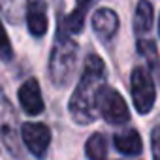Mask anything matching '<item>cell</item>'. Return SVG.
Wrapping results in <instances>:
<instances>
[{
	"label": "cell",
	"instance_id": "8",
	"mask_svg": "<svg viewBox=\"0 0 160 160\" xmlns=\"http://www.w3.org/2000/svg\"><path fill=\"white\" fill-rule=\"evenodd\" d=\"M92 28L96 32V36L102 40V42H108L115 36L117 28H119V17L113 10L109 8H102V10H96L94 15H92Z\"/></svg>",
	"mask_w": 160,
	"mask_h": 160
},
{
	"label": "cell",
	"instance_id": "11",
	"mask_svg": "<svg viewBox=\"0 0 160 160\" xmlns=\"http://www.w3.org/2000/svg\"><path fill=\"white\" fill-rule=\"evenodd\" d=\"M115 147L124 152V154H139L141 149H143V143H141V138L139 134L134 130V128H128L124 132H119L115 134Z\"/></svg>",
	"mask_w": 160,
	"mask_h": 160
},
{
	"label": "cell",
	"instance_id": "12",
	"mask_svg": "<svg viewBox=\"0 0 160 160\" xmlns=\"http://www.w3.org/2000/svg\"><path fill=\"white\" fill-rule=\"evenodd\" d=\"M151 27H152V4L149 0H139L134 15V30L139 38H145Z\"/></svg>",
	"mask_w": 160,
	"mask_h": 160
},
{
	"label": "cell",
	"instance_id": "15",
	"mask_svg": "<svg viewBox=\"0 0 160 160\" xmlns=\"http://www.w3.org/2000/svg\"><path fill=\"white\" fill-rule=\"evenodd\" d=\"M138 51H139V55L149 62L151 70H154V72L160 70L158 51H156V45H154L152 40H149V38H138Z\"/></svg>",
	"mask_w": 160,
	"mask_h": 160
},
{
	"label": "cell",
	"instance_id": "4",
	"mask_svg": "<svg viewBox=\"0 0 160 160\" xmlns=\"http://www.w3.org/2000/svg\"><path fill=\"white\" fill-rule=\"evenodd\" d=\"M96 109H98V115H102L109 124H124L130 119V111L124 98L108 85H104L98 94Z\"/></svg>",
	"mask_w": 160,
	"mask_h": 160
},
{
	"label": "cell",
	"instance_id": "10",
	"mask_svg": "<svg viewBox=\"0 0 160 160\" xmlns=\"http://www.w3.org/2000/svg\"><path fill=\"white\" fill-rule=\"evenodd\" d=\"M96 2V0H77V4H75V10L68 15V17H64L60 23H58V27L64 30V32H68L70 36L72 34H79L83 30V27H85V17H87V12L91 10V6Z\"/></svg>",
	"mask_w": 160,
	"mask_h": 160
},
{
	"label": "cell",
	"instance_id": "7",
	"mask_svg": "<svg viewBox=\"0 0 160 160\" xmlns=\"http://www.w3.org/2000/svg\"><path fill=\"white\" fill-rule=\"evenodd\" d=\"M19 102L21 108L27 115H40L43 111V98H42V91H40V83L38 79L30 77L21 85L19 89Z\"/></svg>",
	"mask_w": 160,
	"mask_h": 160
},
{
	"label": "cell",
	"instance_id": "13",
	"mask_svg": "<svg viewBox=\"0 0 160 160\" xmlns=\"http://www.w3.org/2000/svg\"><path fill=\"white\" fill-rule=\"evenodd\" d=\"M27 0H0V10L13 25H17L23 19V15L27 13Z\"/></svg>",
	"mask_w": 160,
	"mask_h": 160
},
{
	"label": "cell",
	"instance_id": "16",
	"mask_svg": "<svg viewBox=\"0 0 160 160\" xmlns=\"http://www.w3.org/2000/svg\"><path fill=\"white\" fill-rule=\"evenodd\" d=\"M13 58V47H12V42H10V36L2 25V21H0V60H12Z\"/></svg>",
	"mask_w": 160,
	"mask_h": 160
},
{
	"label": "cell",
	"instance_id": "5",
	"mask_svg": "<svg viewBox=\"0 0 160 160\" xmlns=\"http://www.w3.org/2000/svg\"><path fill=\"white\" fill-rule=\"evenodd\" d=\"M0 139L4 141V145L13 156L19 154L21 147H19V138H17V117L2 85H0Z\"/></svg>",
	"mask_w": 160,
	"mask_h": 160
},
{
	"label": "cell",
	"instance_id": "1",
	"mask_svg": "<svg viewBox=\"0 0 160 160\" xmlns=\"http://www.w3.org/2000/svg\"><path fill=\"white\" fill-rule=\"evenodd\" d=\"M106 85V64L98 55H89L85 60V68L81 79L70 98L68 109L70 117L77 124H91L98 117L96 100Z\"/></svg>",
	"mask_w": 160,
	"mask_h": 160
},
{
	"label": "cell",
	"instance_id": "3",
	"mask_svg": "<svg viewBox=\"0 0 160 160\" xmlns=\"http://www.w3.org/2000/svg\"><path fill=\"white\" fill-rule=\"evenodd\" d=\"M130 89H132V100H134L138 113L141 115L149 113L156 100V89H154V81L147 68L143 66L134 68L132 77H130Z\"/></svg>",
	"mask_w": 160,
	"mask_h": 160
},
{
	"label": "cell",
	"instance_id": "14",
	"mask_svg": "<svg viewBox=\"0 0 160 160\" xmlns=\"http://www.w3.org/2000/svg\"><path fill=\"white\" fill-rule=\"evenodd\" d=\"M85 152H87V158L89 160H106L108 156V143H106V138L102 134H92L87 143H85Z\"/></svg>",
	"mask_w": 160,
	"mask_h": 160
},
{
	"label": "cell",
	"instance_id": "2",
	"mask_svg": "<svg viewBox=\"0 0 160 160\" xmlns=\"http://www.w3.org/2000/svg\"><path fill=\"white\" fill-rule=\"evenodd\" d=\"M77 64V43L60 27L49 57V77L55 87H66Z\"/></svg>",
	"mask_w": 160,
	"mask_h": 160
},
{
	"label": "cell",
	"instance_id": "9",
	"mask_svg": "<svg viewBox=\"0 0 160 160\" xmlns=\"http://www.w3.org/2000/svg\"><path fill=\"white\" fill-rule=\"evenodd\" d=\"M27 25L32 36L42 38L47 32V4L43 0H32V2L27 6Z\"/></svg>",
	"mask_w": 160,
	"mask_h": 160
},
{
	"label": "cell",
	"instance_id": "6",
	"mask_svg": "<svg viewBox=\"0 0 160 160\" xmlns=\"http://www.w3.org/2000/svg\"><path fill=\"white\" fill-rule=\"evenodd\" d=\"M19 134H21V139L27 145V149L36 158L45 156L49 143H51V132L43 122H23Z\"/></svg>",
	"mask_w": 160,
	"mask_h": 160
},
{
	"label": "cell",
	"instance_id": "17",
	"mask_svg": "<svg viewBox=\"0 0 160 160\" xmlns=\"http://www.w3.org/2000/svg\"><path fill=\"white\" fill-rule=\"evenodd\" d=\"M151 151H152V160H160V124L154 126L151 134Z\"/></svg>",
	"mask_w": 160,
	"mask_h": 160
}]
</instances>
